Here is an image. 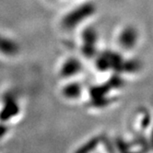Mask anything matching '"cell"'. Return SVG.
<instances>
[{"label": "cell", "mask_w": 153, "mask_h": 153, "mask_svg": "<svg viewBox=\"0 0 153 153\" xmlns=\"http://www.w3.org/2000/svg\"><path fill=\"white\" fill-rule=\"evenodd\" d=\"M116 144H117V149L118 150L121 152V153H136V152H132L130 151V147L128 144H126L125 141H123L121 138L118 139L116 141Z\"/></svg>", "instance_id": "6da1fadb"}, {"label": "cell", "mask_w": 153, "mask_h": 153, "mask_svg": "<svg viewBox=\"0 0 153 153\" xmlns=\"http://www.w3.org/2000/svg\"><path fill=\"white\" fill-rule=\"evenodd\" d=\"M151 144H153V130H152V133H151Z\"/></svg>", "instance_id": "7a4b0ae2"}]
</instances>
